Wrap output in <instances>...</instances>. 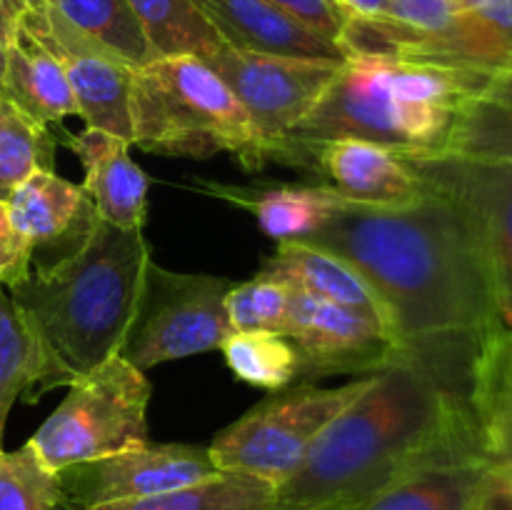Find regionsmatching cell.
<instances>
[{"label": "cell", "instance_id": "cell-1", "mask_svg": "<svg viewBox=\"0 0 512 510\" xmlns=\"http://www.w3.org/2000/svg\"><path fill=\"white\" fill-rule=\"evenodd\" d=\"M298 243L338 255L368 283L400 348L503 323L473 223L430 185L400 208L345 200Z\"/></svg>", "mask_w": 512, "mask_h": 510}, {"label": "cell", "instance_id": "cell-2", "mask_svg": "<svg viewBox=\"0 0 512 510\" xmlns=\"http://www.w3.org/2000/svg\"><path fill=\"white\" fill-rule=\"evenodd\" d=\"M153 260L143 230L95 218L75 248L33 263L8 288L38 348V380L28 403L68 388L120 353Z\"/></svg>", "mask_w": 512, "mask_h": 510}, {"label": "cell", "instance_id": "cell-3", "mask_svg": "<svg viewBox=\"0 0 512 510\" xmlns=\"http://www.w3.org/2000/svg\"><path fill=\"white\" fill-rule=\"evenodd\" d=\"M495 75L410 60L348 55L323 98L283 140L275 163L310 173L318 145L360 138L403 158H435L448 150L463 105Z\"/></svg>", "mask_w": 512, "mask_h": 510}, {"label": "cell", "instance_id": "cell-4", "mask_svg": "<svg viewBox=\"0 0 512 510\" xmlns=\"http://www.w3.org/2000/svg\"><path fill=\"white\" fill-rule=\"evenodd\" d=\"M133 145L165 158L230 153L245 170L265 165L250 115L225 80L195 55L155 58L133 73Z\"/></svg>", "mask_w": 512, "mask_h": 510}, {"label": "cell", "instance_id": "cell-5", "mask_svg": "<svg viewBox=\"0 0 512 510\" xmlns=\"http://www.w3.org/2000/svg\"><path fill=\"white\" fill-rule=\"evenodd\" d=\"M153 388L123 355H113L68 385L63 403L30 435L28 445L53 473L148 443Z\"/></svg>", "mask_w": 512, "mask_h": 510}, {"label": "cell", "instance_id": "cell-6", "mask_svg": "<svg viewBox=\"0 0 512 510\" xmlns=\"http://www.w3.org/2000/svg\"><path fill=\"white\" fill-rule=\"evenodd\" d=\"M370 378L363 375L338 388L298 383L278 390L215 435L208 445L213 463L220 473L253 475L278 490L298 473L330 420L368 388Z\"/></svg>", "mask_w": 512, "mask_h": 510}, {"label": "cell", "instance_id": "cell-7", "mask_svg": "<svg viewBox=\"0 0 512 510\" xmlns=\"http://www.w3.org/2000/svg\"><path fill=\"white\" fill-rule=\"evenodd\" d=\"M233 280L205 273H175L150 260L143 293L125 333L123 355L138 370L220 348L233 333L225 295Z\"/></svg>", "mask_w": 512, "mask_h": 510}, {"label": "cell", "instance_id": "cell-8", "mask_svg": "<svg viewBox=\"0 0 512 510\" xmlns=\"http://www.w3.org/2000/svg\"><path fill=\"white\" fill-rule=\"evenodd\" d=\"M203 60L243 103L265 163H273L283 140L318 105L343 65L335 60L248 53L225 43Z\"/></svg>", "mask_w": 512, "mask_h": 510}, {"label": "cell", "instance_id": "cell-9", "mask_svg": "<svg viewBox=\"0 0 512 510\" xmlns=\"http://www.w3.org/2000/svg\"><path fill=\"white\" fill-rule=\"evenodd\" d=\"M280 335L298 353V383L348 373L373 375L403 353L380 313L345 308L295 290Z\"/></svg>", "mask_w": 512, "mask_h": 510}, {"label": "cell", "instance_id": "cell-10", "mask_svg": "<svg viewBox=\"0 0 512 510\" xmlns=\"http://www.w3.org/2000/svg\"><path fill=\"white\" fill-rule=\"evenodd\" d=\"M208 445L143 443L138 448L60 470L63 510L153 498L218 475Z\"/></svg>", "mask_w": 512, "mask_h": 510}, {"label": "cell", "instance_id": "cell-11", "mask_svg": "<svg viewBox=\"0 0 512 510\" xmlns=\"http://www.w3.org/2000/svg\"><path fill=\"white\" fill-rule=\"evenodd\" d=\"M405 160L425 185L465 210L488 263L500 318L512 328V168L448 153Z\"/></svg>", "mask_w": 512, "mask_h": 510}, {"label": "cell", "instance_id": "cell-12", "mask_svg": "<svg viewBox=\"0 0 512 510\" xmlns=\"http://www.w3.org/2000/svg\"><path fill=\"white\" fill-rule=\"evenodd\" d=\"M18 23L63 65L85 125L118 135L133 145L130 88L135 68L65 23L45 0L25 10Z\"/></svg>", "mask_w": 512, "mask_h": 510}, {"label": "cell", "instance_id": "cell-13", "mask_svg": "<svg viewBox=\"0 0 512 510\" xmlns=\"http://www.w3.org/2000/svg\"><path fill=\"white\" fill-rule=\"evenodd\" d=\"M310 173L328 180L345 200L375 208H400L425 195V183L403 155L360 138H335L318 145Z\"/></svg>", "mask_w": 512, "mask_h": 510}, {"label": "cell", "instance_id": "cell-14", "mask_svg": "<svg viewBox=\"0 0 512 510\" xmlns=\"http://www.w3.org/2000/svg\"><path fill=\"white\" fill-rule=\"evenodd\" d=\"M85 170L83 190L95 215L115 228L143 230L148 223V175L130 158L128 140L85 128L65 138Z\"/></svg>", "mask_w": 512, "mask_h": 510}, {"label": "cell", "instance_id": "cell-15", "mask_svg": "<svg viewBox=\"0 0 512 510\" xmlns=\"http://www.w3.org/2000/svg\"><path fill=\"white\" fill-rule=\"evenodd\" d=\"M195 5L230 48L345 63L338 43L320 38L268 0H195Z\"/></svg>", "mask_w": 512, "mask_h": 510}, {"label": "cell", "instance_id": "cell-16", "mask_svg": "<svg viewBox=\"0 0 512 510\" xmlns=\"http://www.w3.org/2000/svg\"><path fill=\"white\" fill-rule=\"evenodd\" d=\"M8 215L20 238L33 248H75L95 223V208L83 185L60 178L55 170H38L8 198Z\"/></svg>", "mask_w": 512, "mask_h": 510}, {"label": "cell", "instance_id": "cell-17", "mask_svg": "<svg viewBox=\"0 0 512 510\" xmlns=\"http://www.w3.org/2000/svg\"><path fill=\"white\" fill-rule=\"evenodd\" d=\"M470 403L490 468L512 485V328L505 323L480 335Z\"/></svg>", "mask_w": 512, "mask_h": 510}, {"label": "cell", "instance_id": "cell-18", "mask_svg": "<svg viewBox=\"0 0 512 510\" xmlns=\"http://www.w3.org/2000/svg\"><path fill=\"white\" fill-rule=\"evenodd\" d=\"M213 198L250 210L260 230L275 243L305 240L328 223L330 215L345 203L330 185H223L200 183Z\"/></svg>", "mask_w": 512, "mask_h": 510}, {"label": "cell", "instance_id": "cell-19", "mask_svg": "<svg viewBox=\"0 0 512 510\" xmlns=\"http://www.w3.org/2000/svg\"><path fill=\"white\" fill-rule=\"evenodd\" d=\"M0 95L43 125L63 123L78 115V103L55 55L18 23L15 38L5 53Z\"/></svg>", "mask_w": 512, "mask_h": 510}, {"label": "cell", "instance_id": "cell-20", "mask_svg": "<svg viewBox=\"0 0 512 510\" xmlns=\"http://www.w3.org/2000/svg\"><path fill=\"white\" fill-rule=\"evenodd\" d=\"M488 473L490 465L485 460L425 465L370 498L325 510H475Z\"/></svg>", "mask_w": 512, "mask_h": 510}, {"label": "cell", "instance_id": "cell-21", "mask_svg": "<svg viewBox=\"0 0 512 510\" xmlns=\"http://www.w3.org/2000/svg\"><path fill=\"white\" fill-rule=\"evenodd\" d=\"M263 270L288 283L295 293L383 315L368 283L345 260L323 248L298 243V240L278 243L275 253L263 260Z\"/></svg>", "mask_w": 512, "mask_h": 510}, {"label": "cell", "instance_id": "cell-22", "mask_svg": "<svg viewBox=\"0 0 512 510\" xmlns=\"http://www.w3.org/2000/svg\"><path fill=\"white\" fill-rule=\"evenodd\" d=\"M445 153L512 168V73L495 75L463 105Z\"/></svg>", "mask_w": 512, "mask_h": 510}, {"label": "cell", "instance_id": "cell-23", "mask_svg": "<svg viewBox=\"0 0 512 510\" xmlns=\"http://www.w3.org/2000/svg\"><path fill=\"white\" fill-rule=\"evenodd\" d=\"M45 3L65 23L103 45L130 68L138 70L158 58L128 0H45Z\"/></svg>", "mask_w": 512, "mask_h": 510}, {"label": "cell", "instance_id": "cell-24", "mask_svg": "<svg viewBox=\"0 0 512 510\" xmlns=\"http://www.w3.org/2000/svg\"><path fill=\"white\" fill-rule=\"evenodd\" d=\"M83 510H275V485L253 475L218 473L153 498L95 505Z\"/></svg>", "mask_w": 512, "mask_h": 510}, {"label": "cell", "instance_id": "cell-25", "mask_svg": "<svg viewBox=\"0 0 512 510\" xmlns=\"http://www.w3.org/2000/svg\"><path fill=\"white\" fill-rule=\"evenodd\" d=\"M158 58L195 55L205 58L223 45L195 0H128Z\"/></svg>", "mask_w": 512, "mask_h": 510}, {"label": "cell", "instance_id": "cell-26", "mask_svg": "<svg viewBox=\"0 0 512 510\" xmlns=\"http://www.w3.org/2000/svg\"><path fill=\"white\" fill-rule=\"evenodd\" d=\"M55 168V138L48 125L0 95V200L38 170Z\"/></svg>", "mask_w": 512, "mask_h": 510}, {"label": "cell", "instance_id": "cell-27", "mask_svg": "<svg viewBox=\"0 0 512 510\" xmlns=\"http://www.w3.org/2000/svg\"><path fill=\"white\" fill-rule=\"evenodd\" d=\"M218 350L235 378L253 388L278 393L298 383V353L285 335L273 330H233Z\"/></svg>", "mask_w": 512, "mask_h": 510}, {"label": "cell", "instance_id": "cell-28", "mask_svg": "<svg viewBox=\"0 0 512 510\" xmlns=\"http://www.w3.org/2000/svg\"><path fill=\"white\" fill-rule=\"evenodd\" d=\"M38 380V348L28 323L0 285V448L15 400H30Z\"/></svg>", "mask_w": 512, "mask_h": 510}, {"label": "cell", "instance_id": "cell-29", "mask_svg": "<svg viewBox=\"0 0 512 510\" xmlns=\"http://www.w3.org/2000/svg\"><path fill=\"white\" fill-rule=\"evenodd\" d=\"M63 488L58 473L23 445L20 450L0 448V510H58Z\"/></svg>", "mask_w": 512, "mask_h": 510}, {"label": "cell", "instance_id": "cell-30", "mask_svg": "<svg viewBox=\"0 0 512 510\" xmlns=\"http://www.w3.org/2000/svg\"><path fill=\"white\" fill-rule=\"evenodd\" d=\"M293 288L260 270L245 283H233L225 295V313L233 330H273L283 333Z\"/></svg>", "mask_w": 512, "mask_h": 510}, {"label": "cell", "instance_id": "cell-31", "mask_svg": "<svg viewBox=\"0 0 512 510\" xmlns=\"http://www.w3.org/2000/svg\"><path fill=\"white\" fill-rule=\"evenodd\" d=\"M458 15L460 8L455 0H390L385 10V18L425 35L443 33Z\"/></svg>", "mask_w": 512, "mask_h": 510}, {"label": "cell", "instance_id": "cell-32", "mask_svg": "<svg viewBox=\"0 0 512 510\" xmlns=\"http://www.w3.org/2000/svg\"><path fill=\"white\" fill-rule=\"evenodd\" d=\"M268 3L333 43H338L350 18L335 0H268Z\"/></svg>", "mask_w": 512, "mask_h": 510}, {"label": "cell", "instance_id": "cell-33", "mask_svg": "<svg viewBox=\"0 0 512 510\" xmlns=\"http://www.w3.org/2000/svg\"><path fill=\"white\" fill-rule=\"evenodd\" d=\"M33 268V248L13 228L8 205L0 200V285L10 288Z\"/></svg>", "mask_w": 512, "mask_h": 510}, {"label": "cell", "instance_id": "cell-34", "mask_svg": "<svg viewBox=\"0 0 512 510\" xmlns=\"http://www.w3.org/2000/svg\"><path fill=\"white\" fill-rule=\"evenodd\" d=\"M460 10L478 15L512 48V0H455Z\"/></svg>", "mask_w": 512, "mask_h": 510}, {"label": "cell", "instance_id": "cell-35", "mask_svg": "<svg viewBox=\"0 0 512 510\" xmlns=\"http://www.w3.org/2000/svg\"><path fill=\"white\" fill-rule=\"evenodd\" d=\"M475 510H512V485L505 483L498 473H493V468L480 488Z\"/></svg>", "mask_w": 512, "mask_h": 510}, {"label": "cell", "instance_id": "cell-36", "mask_svg": "<svg viewBox=\"0 0 512 510\" xmlns=\"http://www.w3.org/2000/svg\"><path fill=\"white\" fill-rule=\"evenodd\" d=\"M20 13L10 5V0H0V78H3L5 68V53H8L10 43L15 38V30H18Z\"/></svg>", "mask_w": 512, "mask_h": 510}, {"label": "cell", "instance_id": "cell-37", "mask_svg": "<svg viewBox=\"0 0 512 510\" xmlns=\"http://www.w3.org/2000/svg\"><path fill=\"white\" fill-rule=\"evenodd\" d=\"M350 18H380L390 0H335Z\"/></svg>", "mask_w": 512, "mask_h": 510}, {"label": "cell", "instance_id": "cell-38", "mask_svg": "<svg viewBox=\"0 0 512 510\" xmlns=\"http://www.w3.org/2000/svg\"><path fill=\"white\" fill-rule=\"evenodd\" d=\"M38 3H43V0H10V5H13V8L18 10L20 15H23L25 10L33 8V5H38Z\"/></svg>", "mask_w": 512, "mask_h": 510}]
</instances>
